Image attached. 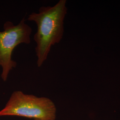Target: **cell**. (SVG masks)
<instances>
[{
  "instance_id": "1",
  "label": "cell",
  "mask_w": 120,
  "mask_h": 120,
  "mask_svg": "<svg viewBox=\"0 0 120 120\" xmlns=\"http://www.w3.org/2000/svg\"><path fill=\"white\" fill-rule=\"evenodd\" d=\"M66 0H60L53 6H42L38 12L30 14L27 20L37 26L34 40L36 44L37 64L40 67L47 59L52 47L60 43L64 34V20L67 13Z\"/></svg>"
},
{
  "instance_id": "2",
  "label": "cell",
  "mask_w": 120,
  "mask_h": 120,
  "mask_svg": "<svg viewBox=\"0 0 120 120\" xmlns=\"http://www.w3.org/2000/svg\"><path fill=\"white\" fill-rule=\"evenodd\" d=\"M13 116L34 120H56V105L50 99L24 94L15 91L5 107L0 111V116Z\"/></svg>"
},
{
  "instance_id": "3",
  "label": "cell",
  "mask_w": 120,
  "mask_h": 120,
  "mask_svg": "<svg viewBox=\"0 0 120 120\" xmlns=\"http://www.w3.org/2000/svg\"><path fill=\"white\" fill-rule=\"evenodd\" d=\"M25 22V17L17 25L6 22L4 24V30L0 32V67L4 82L7 81L10 71L17 66V62L12 59L14 49L20 44L29 45L31 42L32 29Z\"/></svg>"
},
{
  "instance_id": "4",
  "label": "cell",
  "mask_w": 120,
  "mask_h": 120,
  "mask_svg": "<svg viewBox=\"0 0 120 120\" xmlns=\"http://www.w3.org/2000/svg\"></svg>"
}]
</instances>
